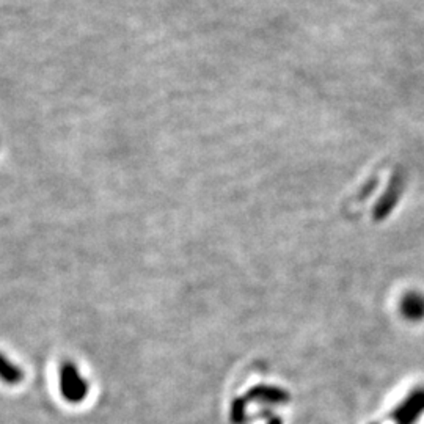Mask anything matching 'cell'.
Instances as JSON below:
<instances>
[{
  "mask_svg": "<svg viewBox=\"0 0 424 424\" xmlns=\"http://www.w3.org/2000/svg\"><path fill=\"white\" fill-rule=\"evenodd\" d=\"M404 308L407 310L409 316H421L424 313V302L420 297H409Z\"/></svg>",
  "mask_w": 424,
  "mask_h": 424,
  "instance_id": "obj_3",
  "label": "cell"
},
{
  "mask_svg": "<svg viewBox=\"0 0 424 424\" xmlns=\"http://www.w3.org/2000/svg\"><path fill=\"white\" fill-rule=\"evenodd\" d=\"M24 379V371L13 363L8 357L0 354V381L8 385H18Z\"/></svg>",
  "mask_w": 424,
  "mask_h": 424,
  "instance_id": "obj_2",
  "label": "cell"
},
{
  "mask_svg": "<svg viewBox=\"0 0 424 424\" xmlns=\"http://www.w3.org/2000/svg\"><path fill=\"white\" fill-rule=\"evenodd\" d=\"M62 395L69 402H79L87 395V385L73 363H64L60 374Z\"/></svg>",
  "mask_w": 424,
  "mask_h": 424,
  "instance_id": "obj_1",
  "label": "cell"
}]
</instances>
